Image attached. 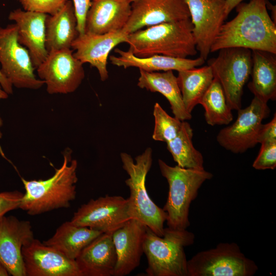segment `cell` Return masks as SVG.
Listing matches in <instances>:
<instances>
[{
    "label": "cell",
    "instance_id": "277c9868",
    "mask_svg": "<svg viewBox=\"0 0 276 276\" xmlns=\"http://www.w3.org/2000/svg\"><path fill=\"white\" fill-rule=\"evenodd\" d=\"M123 168L129 175L125 184L130 192L129 212L131 219L140 221L159 236H163L167 214L150 198L146 187V176L152 164V150L148 147L136 156L120 154Z\"/></svg>",
    "mask_w": 276,
    "mask_h": 276
},
{
    "label": "cell",
    "instance_id": "30bf717a",
    "mask_svg": "<svg viewBox=\"0 0 276 276\" xmlns=\"http://www.w3.org/2000/svg\"><path fill=\"white\" fill-rule=\"evenodd\" d=\"M237 111L235 122L221 129L217 135L219 144L234 153H243L258 144L262 122L270 113L267 103L256 97L247 107Z\"/></svg>",
    "mask_w": 276,
    "mask_h": 276
},
{
    "label": "cell",
    "instance_id": "7402d4cb",
    "mask_svg": "<svg viewBox=\"0 0 276 276\" xmlns=\"http://www.w3.org/2000/svg\"><path fill=\"white\" fill-rule=\"evenodd\" d=\"M118 56L111 55L109 59L112 64L127 68L137 67L146 72L175 70L180 71L202 65L205 60L201 57L192 59L175 58L162 55H154L140 57L134 55L129 50L123 51L119 48L114 49Z\"/></svg>",
    "mask_w": 276,
    "mask_h": 276
},
{
    "label": "cell",
    "instance_id": "52a82bcc",
    "mask_svg": "<svg viewBox=\"0 0 276 276\" xmlns=\"http://www.w3.org/2000/svg\"><path fill=\"white\" fill-rule=\"evenodd\" d=\"M258 269L235 242L220 243L187 261L188 276H252Z\"/></svg>",
    "mask_w": 276,
    "mask_h": 276
},
{
    "label": "cell",
    "instance_id": "8d00e7d4",
    "mask_svg": "<svg viewBox=\"0 0 276 276\" xmlns=\"http://www.w3.org/2000/svg\"><path fill=\"white\" fill-rule=\"evenodd\" d=\"M243 1L244 0H225L227 13L229 14L232 10L242 3Z\"/></svg>",
    "mask_w": 276,
    "mask_h": 276
},
{
    "label": "cell",
    "instance_id": "f35d334b",
    "mask_svg": "<svg viewBox=\"0 0 276 276\" xmlns=\"http://www.w3.org/2000/svg\"><path fill=\"white\" fill-rule=\"evenodd\" d=\"M9 272L7 268L0 262V276H7L9 275Z\"/></svg>",
    "mask_w": 276,
    "mask_h": 276
},
{
    "label": "cell",
    "instance_id": "83f0119b",
    "mask_svg": "<svg viewBox=\"0 0 276 276\" xmlns=\"http://www.w3.org/2000/svg\"><path fill=\"white\" fill-rule=\"evenodd\" d=\"M193 136V129L191 125L183 121L177 135L166 143L167 149L177 166L183 168L204 169L203 156L195 148L192 142Z\"/></svg>",
    "mask_w": 276,
    "mask_h": 276
},
{
    "label": "cell",
    "instance_id": "6da1fadb",
    "mask_svg": "<svg viewBox=\"0 0 276 276\" xmlns=\"http://www.w3.org/2000/svg\"><path fill=\"white\" fill-rule=\"evenodd\" d=\"M267 2L250 0L237 6V15L222 25L211 52L240 47L276 54V23L268 13Z\"/></svg>",
    "mask_w": 276,
    "mask_h": 276
},
{
    "label": "cell",
    "instance_id": "5bb4252c",
    "mask_svg": "<svg viewBox=\"0 0 276 276\" xmlns=\"http://www.w3.org/2000/svg\"><path fill=\"white\" fill-rule=\"evenodd\" d=\"M26 276H82L76 260L34 239L22 248Z\"/></svg>",
    "mask_w": 276,
    "mask_h": 276
},
{
    "label": "cell",
    "instance_id": "d590c367",
    "mask_svg": "<svg viewBox=\"0 0 276 276\" xmlns=\"http://www.w3.org/2000/svg\"><path fill=\"white\" fill-rule=\"evenodd\" d=\"M0 84L3 89L8 94L13 93V86L8 80L3 75L0 70Z\"/></svg>",
    "mask_w": 276,
    "mask_h": 276
},
{
    "label": "cell",
    "instance_id": "9c48e42d",
    "mask_svg": "<svg viewBox=\"0 0 276 276\" xmlns=\"http://www.w3.org/2000/svg\"><path fill=\"white\" fill-rule=\"evenodd\" d=\"M0 64L2 73L16 88L38 89L45 84L34 74L29 52L18 40L15 24L0 27Z\"/></svg>",
    "mask_w": 276,
    "mask_h": 276
},
{
    "label": "cell",
    "instance_id": "f546056e",
    "mask_svg": "<svg viewBox=\"0 0 276 276\" xmlns=\"http://www.w3.org/2000/svg\"><path fill=\"white\" fill-rule=\"evenodd\" d=\"M153 114L154 127L152 139L166 143L173 139L180 131L182 121L171 117L157 102L154 105Z\"/></svg>",
    "mask_w": 276,
    "mask_h": 276
},
{
    "label": "cell",
    "instance_id": "d6986e66",
    "mask_svg": "<svg viewBox=\"0 0 276 276\" xmlns=\"http://www.w3.org/2000/svg\"><path fill=\"white\" fill-rule=\"evenodd\" d=\"M47 15L18 8L11 11L8 16L9 20L15 22L18 40L28 50L35 69L48 55L45 45Z\"/></svg>",
    "mask_w": 276,
    "mask_h": 276
},
{
    "label": "cell",
    "instance_id": "74e56055",
    "mask_svg": "<svg viewBox=\"0 0 276 276\" xmlns=\"http://www.w3.org/2000/svg\"><path fill=\"white\" fill-rule=\"evenodd\" d=\"M8 94L3 89L0 84V100L6 99L8 97ZM3 122L0 116V127L3 126Z\"/></svg>",
    "mask_w": 276,
    "mask_h": 276
},
{
    "label": "cell",
    "instance_id": "d4e9b609",
    "mask_svg": "<svg viewBox=\"0 0 276 276\" xmlns=\"http://www.w3.org/2000/svg\"><path fill=\"white\" fill-rule=\"evenodd\" d=\"M251 81L248 87L254 97L267 103L276 98V58L274 54L252 50Z\"/></svg>",
    "mask_w": 276,
    "mask_h": 276
},
{
    "label": "cell",
    "instance_id": "3957f363",
    "mask_svg": "<svg viewBox=\"0 0 276 276\" xmlns=\"http://www.w3.org/2000/svg\"><path fill=\"white\" fill-rule=\"evenodd\" d=\"M126 43L134 55L186 58L197 53L191 19L164 22L128 35Z\"/></svg>",
    "mask_w": 276,
    "mask_h": 276
},
{
    "label": "cell",
    "instance_id": "5b68a950",
    "mask_svg": "<svg viewBox=\"0 0 276 276\" xmlns=\"http://www.w3.org/2000/svg\"><path fill=\"white\" fill-rule=\"evenodd\" d=\"M194 234L187 229L164 228L159 236L146 226L143 252L148 276H188L185 248L194 243Z\"/></svg>",
    "mask_w": 276,
    "mask_h": 276
},
{
    "label": "cell",
    "instance_id": "4316f807",
    "mask_svg": "<svg viewBox=\"0 0 276 276\" xmlns=\"http://www.w3.org/2000/svg\"><path fill=\"white\" fill-rule=\"evenodd\" d=\"M177 82L183 103L191 113L211 85L214 76L209 65L178 72Z\"/></svg>",
    "mask_w": 276,
    "mask_h": 276
},
{
    "label": "cell",
    "instance_id": "f1b7e54d",
    "mask_svg": "<svg viewBox=\"0 0 276 276\" xmlns=\"http://www.w3.org/2000/svg\"><path fill=\"white\" fill-rule=\"evenodd\" d=\"M199 104L204 109L206 122L211 126L228 125L233 119L231 109L219 81L214 78Z\"/></svg>",
    "mask_w": 276,
    "mask_h": 276
},
{
    "label": "cell",
    "instance_id": "44dd1931",
    "mask_svg": "<svg viewBox=\"0 0 276 276\" xmlns=\"http://www.w3.org/2000/svg\"><path fill=\"white\" fill-rule=\"evenodd\" d=\"M82 276H111L117 263L112 234L102 233L76 259Z\"/></svg>",
    "mask_w": 276,
    "mask_h": 276
},
{
    "label": "cell",
    "instance_id": "ba28073f",
    "mask_svg": "<svg viewBox=\"0 0 276 276\" xmlns=\"http://www.w3.org/2000/svg\"><path fill=\"white\" fill-rule=\"evenodd\" d=\"M208 60L214 78L220 83L231 110L242 107L243 87L251 74V50L240 47L222 49Z\"/></svg>",
    "mask_w": 276,
    "mask_h": 276
},
{
    "label": "cell",
    "instance_id": "8992f818",
    "mask_svg": "<svg viewBox=\"0 0 276 276\" xmlns=\"http://www.w3.org/2000/svg\"><path fill=\"white\" fill-rule=\"evenodd\" d=\"M161 174L169 185L168 195L163 210L167 214L168 227L187 229L190 226L189 209L191 202L197 197L202 185L213 175L204 169L197 170L172 167L159 159Z\"/></svg>",
    "mask_w": 276,
    "mask_h": 276
},
{
    "label": "cell",
    "instance_id": "d6a6232c",
    "mask_svg": "<svg viewBox=\"0 0 276 276\" xmlns=\"http://www.w3.org/2000/svg\"><path fill=\"white\" fill-rule=\"evenodd\" d=\"M24 194L18 191L0 193V220L8 212L19 208Z\"/></svg>",
    "mask_w": 276,
    "mask_h": 276
},
{
    "label": "cell",
    "instance_id": "e0dca14e",
    "mask_svg": "<svg viewBox=\"0 0 276 276\" xmlns=\"http://www.w3.org/2000/svg\"><path fill=\"white\" fill-rule=\"evenodd\" d=\"M127 34L122 30L103 34L85 33L74 40L71 48L74 56L83 64L88 63L96 68L102 81L108 77L107 59L110 52L117 45L126 42Z\"/></svg>",
    "mask_w": 276,
    "mask_h": 276
},
{
    "label": "cell",
    "instance_id": "2e32d148",
    "mask_svg": "<svg viewBox=\"0 0 276 276\" xmlns=\"http://www.w3.org/2000/svg\"><path fill=\"white\" fill-rule=\"evenodd\" d=\"M190 18L186 0H137L122 30L129 34L143 28Z\"/></svg>",
    "mask_w": 276,
    "mask_h": 276
},
{
    "label": "cell",
    "instance_id": "ac0fdd59",
    "mask_svg": "<svg viewBox=\"0 0 276 276\" xmlns=\"http://www.w3.org/2000/svg\"><path fill=\"white\" fill-rule=\"evenodd\" d=\"M146 226L140 221L131 219L112 234L117 263L113 276L129 274L140 263Z\"/></svg>",
    "mask_w": 276,
    "mask_h": 276
},
{
    "label": "cell",
    "instance_id": "60d3db41",
    "mask_svg": "<svg viewBox=\"0 0 276 276\" xmlns=\"http://www.w3.org/2000/svg\"><path fill=\"white\" fill-rule=\"evenodd\" d=\"M130 1L132 3V2H134V1H137V0H130Z\"/></svg>",
    "mask_w": 276,
    "mask_h": 276
},
{
    "label": "cell",
    "instance_id": "cb8c5ba5",
    "mask_svg": "<svg viewBox=\"0 0 276 276\" xmlns=\"http://www.w3.org/2000/svg\"><path fill=\"white\" fill-rule=\"evenodd\" d=\"M139 70V87L162 94L169 101L174 117L181 121L191 119L192 114L185 107L177 77L172 71L149 72Z\"/></svg>",
    "mask_w": 276,
    "mask_h": 276
},
{
    "label": "cell",
    "instance_id": "ffe728a7",
    "mask_svg": "<svg viewBox=\"0 0 276 276\" xmlns=\"http://www.w3.org/2000/svg\"><path fill=\"white\" fill-rule=\"evenodd\" d=\"M130 0H91L85 32L103 34L122 30L131 12Z\"/></svg>",
    "mask_w": 276,
    "mask_h": 276
},
{
    "label": "cell",
    "instance_id": "ab89813d",
    "mask_svg": "<svg viewBox=\"0 0 276 276\" xmlns=\"http://www.w3.org/2000/svg\"><path fill=\"white\" fill-rule=\"evenodd\" d=\"M2 133L0 130V139L2 138Z\"/></svg>",
    "mask_w": 276,
    "mask_h": 276
},
{
    "label": "cell",
    "instance_id": "9a60e30c",
    "mask_svg": "<svg viewBox=\"0 0 276 276\" xmlns=\"http://www.w3.org/2000/svg\"><path fill=\"white\" fill-rule=\"evenodd\" d=\"M34 239L29 221L4 216L0 220V262L13 276H26L22 247Z\"/></svg>",
    "mask_w": 276,
    "mask_h": 276
},
{
    "label": "cell",
    "instance_id": "1f68e13d",
    "mask_svg": "<svg viewBox=\"0 0 276 276\" xmlns=\"http://www.w3.org/2000/svg\"><path fill=\"white\" fill-rule=\"evenodd\" d=\"M24 10L53 15L56 13L67 0H16Z\"/></svg>",
    "mask_w": 276,
    "mask_h": 276
},
{
    "label": "cell",
    "instance_id": "7c38bea8",
    "mask_svg": "<svg viewBox=\"0 0 276 276\" xmlns=\"http://www.w3.org/2000/svg\"><path fill=\"white\" fill-rule=\"evenodd\" d=\"M131 219L127 198L106 195L82 204L71 221L77 226L112 234Z\"/></svg>",
    "mask_w": 276,
    "mask_h": 276
},
{
    "label": "cell",
    "instance_id": "e575fe53",
    "mask_svg": "<svg viewBox=\"0 0 276 276\" xmlns=\"http://www.w3.org/2000/svg\"><path fill=\"white\" fill-rule=\"evenodd\" d=\"M258 143L276 141V114L272 120L266 124H262L258 136Z\"/></svg>",
    "mask_w": 276,
    "mask_h": 276
},
{
    "label": "cell",
    "instance_id": "836d02e7",
    "mask_svg": "<svg viewBox=\"0 0 276 276\" xmlns=\"http://www.w3.org/2000/svg\"><path fill=\"white\" fill-rule=\"evenodd\" d=\"M72 2L77 19V30L79 35H81L85 32L86 19L91 0H72Z\"/></svg>",
    "mask_w": 276,
    "mask_h": 276
},
{
    "label": "cell",
    "instance_id": "484cf974",
    "mask_svg": "<svg viewBox=\"0 0 276 276\" xmlns=\"http://www.w3.org/2000/svg\"><path fill=\"white\" fill-rule=\"evenodd\" d=\"M102 233L87 227L77 226L71 221H66L56 229L51 238L42 242L75 260L83 249Z\"/></svg>",
    "mask_w": 276,
    "mask_h": 276
},
{
    "label": "cell",
    "instance_id": "4dcf8cb0",
    "mask_svg": "<svg viewBox=\"0 0 276 276\" xmlns=\"http://www.w3.org/2000/svg\"><path fill=\"white\" fill-rule=\"evenodd\" d=\"M259 153L252 164L257 170H273L276 167V141L263 142Z\"/></svg>",
    "mask_w": 276,
    "mask_h": 276
},
{
    "label": "cell",
    "instance_id": "603a6c76",
    "mask_svg": "<svg viewBox=\"0 0 276 276\" xmlns=\"http://www.w3.org/2000/svg\"><path fill=\"white\" fill-rule=\"evenodd\" d=\"M77 19L72 1L67 0L55 14L47 15L45 20V45L48 53L71 49L79 35Z\"/></svg>",
    "mask_w": 276,
    "mask_h": 276
},
{
    "label": "cell",
    "instance_id": "7a4b0ae2",
    "mask_svg": "<svg viewBox=\"0 0 276 276\" xmlns=\"http://www.w3.org/2000/svg\"><path fill=\"white\" fill-rule=\"evenodd\" d=\"M71 150H65L61 166L47 179L28 180L21 178L25 193L19 208L30 215L67 208L76 196L78 162L72 159Z\"/></svg>",
    "mask_w": 276,
    "mask_h": 276
},
{
    "label": "cell",
    "instance_id": "8fae6325",
    "mask_svg": "<svg viewBox=\"0 0 276 276\" xmlns=\"http://www.w3.org/2000/svg\"><path fill=\"white\" fill-rule=\"evenodd\" d=\"M83 64L71 49H64L49 52L36 69L49 94H67L74 92L84 79Z\"/></svg>",
    "mask_w": 276,
    "mask_h": 276
},
{
    "label": "cell",
    "instance_id": "4fadbf2b",
    "mask_svg": "<svg viewBox=\"0 0 276 276\" xmlns=\"http://www.w3.org/2000/svg\"><path fill=\"white\" fill-rule=\"evenodd\" d=\"M193 25L196 48L205 60L228 15L225 0H186Z\"/></svg>",
    "mask_w": 276,
    "mask_h": 276
}]
</instances>
